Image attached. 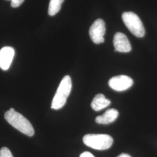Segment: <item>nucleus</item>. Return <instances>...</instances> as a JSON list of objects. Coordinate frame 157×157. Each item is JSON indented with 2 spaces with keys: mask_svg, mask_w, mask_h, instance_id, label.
Listing matches in <instances>:
<instances>
[{
  "mask_svg": "<svg viewBox=\"0 0 157 157\" xmlns=\"http://www.w3.org/2000/svg\"><path fill=\"white\" fill-rule=\"evenodd\" d=\"M84 144L97 150H105L109 148L113 144V139L105 134H87L83 138Z\"/></svg>",
  "mask_w": 157,
  "mask_h": 157,
  "instance_id": "obj_3",
  "label": "nucleus"
},
{
  "mask_svg": "<svg viewBox=\"0 0 157 157\" xmlns=\"http://www.w3.org/2000/svg\"><path fill=\"white\" fill-rule=\"evenodd\" d=\"M4 117L9 124L23 134L29 137L33 136L34 134L32 124L22 114L15 111L13 108H10L5 113Z\"/></svg>",
  "mask_w": 157,
  "mask_h": 157,
  "instance_id": "obj_1",
  "label": "nucleus"
},
{
  "mask_svg": "<svg viewBox=\"0 0 157 157\" xmlns=\"http://www.w3.org/2000/svg\"><path fill=\"white\" fill-rule=\"evenodd\" d=\"M124 25L130 32L137 37H143L145 35V29L140 19L132 12H124L122 15Z\"/></svg>",
  "mask_w": 157,
  "mask_h": 157,
  "instance_id": "obj_4",
  "label": "nucleus"
},
{
  "mask_svg": "<svg viewBox=\"0 0 157 157\" xmlns=\"http://www.w3.org/2000/svg\"><path fill=\"white\" fill-rule=\"evenodd\" d=\"M109 87L117 91L128 90L133 84L132 78L126 75H119L110 78L108 82Z\"/></svg>",
  "mask_w": 157,
  "mask_h": 157,
  "instance_id": "obj_6",
  "label": "nucleus"
},
{
  "mask_svg": "<svg viewBox=\"0 0 157 157\" xmlns=\"http://www.w3.org/2000/svg\"><path fill=\"white\" fill-rule=\"evenodd\" d=\"M80 157H95L91 153L89 152L86 151L83 152L80 155Z\"/></svg>",
  "mask_w": 157,
  "mask_h": 157,
  "instance_id": "obj_14",
  "label": "nucleus"
},
{
  "mask_svg": "<svg viewBox=\"0 0 157 157\" xmlns=\"http://www.w3.org/2000/svg\"><path fill=\"white\" fill-rule=\"evenodd\" d=\"M111 101L102 94L95 95L91 104V107L95 111H99L109 106Z\"/></svg>",
  "mask_w": 157,
  "mask_h": 157,
  "instance_id": "obj_10",
  "label": "nucleus"
},
{
  "mask_svg": "<svg viewBox=\"0 0 157 157\" xmlns=\"http://www.w3.org/2000/svg\"><path fill=\"white\" fill-rule=\"evenodd\" d=\"M64 0H50L48 6V14L50 16H54L61 10Z\"/></svg>",
  "mask_w": 157,
  "mask_h": 157,
  "instance_id": "obj_11",
  "label": "nucleus"
},
{
  "mask_svg": "<svg viewBox=\"0 0 157 157\" xmlns=\"http://www.w3.org/2000/svg\"><path fill=\"white\" fill-rule=\"evenodd\" d=\"M0 157H13V155L8 148L2 147L0 150Z\"/></svg>",
  "mask_w": 157,
  "mask_h": 157,
  "instance_id": "obj_12",
  "label": "nucleus"
},
{
  "mask_svg": "<svg viewBox=\"0 0 157 157\" xmlns=\"http://www.w3.org/2000/svg\"><path fill=\"white\" fill-rule=\"evenodd\" d=\"M15 56V50L11 47H4L0 50V68L8 70Z\"/></svg>",
  "mask_w": 157,
  "mask_h": 157,
  "instance_id": "obj_8",
  "label": "nucleus"
},
{
  "mask_svg": "<svg viewBox=\"0 0 157 157\" xmlns=\"http://www.w3.org/2000/svg\"><path fill=\"white\" fill-rule=\"evenodd\" d=\"M131 157L129 154H121V155H119L118 157Z\"/></svg>",
  "mask_w": 157,
  "mask_h": 157,
  "instance_id": "obj_15",
  "label": "nucleus"
},
{
  "mask_svg": "<svg viewBox=\"0 0 157 157\" xmlns=\"http://www.w3.org/2000/svg\"><path fill=\"white\" fill-rule=\"evenodd\" d=\"M11 6L13 8H17L21 6L25 0H11Z\"/></svg>",
  "mask_w": 157,
  "mask_h": 157,
  "instance_id": "obj_13",
  "label": "nucleus"
},
{
  "mask_svg": "<svg viewBox=\"0 0 157 157\" xmlns=\"http://www.w3.org/2000/svg\"><path fill=\"white\" fill-rule=\"evenodd\" d=\"M119 112L115 109H109L104 113L95 118V122L98 124H107L113 122L118 118Z\"/></svg>",
  "mask_w": 157,
  "mask_h": 157,
  "instance_id": "obj_9",
  "label": "nucleus"
},
{
  "mask_svg": "<svg viewBox=\"0 0 157 157\" xmlns=\"http://www.w3.org/2000/svg\"><path fill=\"white\" fill-rule=\"evenodd\" d=\"M115 51L119 52H129L132 50V46L129 40L124 34L117 32L113 40Z\"/></svg>",
  "mask_w": 157,
  "mask_h": 157,
  "instance_id": "obj_7",
  "label": "nucleus"
},
{
  "mask_svg": "<svg viewBox=\"0 0 157 157\" xmlns=\"http://www.w3.org/2000/svg\"><path fill=\"white\" fill-rule=\"evenodd\" d=\"M105 33V24L101 19L95 20L89 29L90 38L93 42L98 44L104 42V36Z\"/></svg>",
  "mask_w": 157,
  "mask_h": 157,
  "instance_id": "obj_5",
  "label": "nucleus"
},
{
  "mask_svg": "<svg viewBox=\"0 0 157 157\" xmlns=\"http://www.w3.org/2000/svg\"><path fill=\"white\" fill-rule=\"evenodd\" d=\"M72 80L69 76H64L58 86L51 104V108L58 110L65 105L72 90Z\"/></svg>",
  "mask_w": 157,
  "mask_h": 157,
  "instance_id": "obj_2",
  "label": "nucleus"
}]
</instances>
